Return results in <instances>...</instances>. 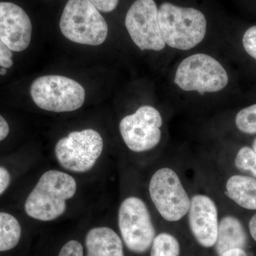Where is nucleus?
<instances>
[{
    "instance_id": "nucleus-1",
    "label": "nucleus",
    "mask_w": 256,
    "mask_h": 256,
    "mask_svg": "<svg viewBox=\"0 0 256 256\" xmlns=\"http://www.w3.org/2000/svg\"><path fill=\"white\" fill-rule=\"evenodd\" d=\"M76 182L73 176L56 170H50L42 175L28 195L25 210L32 218L48 222L60 216L66 210V200L76 192Z\"/></svg>"
},
{
    "instance_id": "nucleus-2",
    "label": "nucleus",
    "mask_w": 256,
    "mask_h": 256,
    "mask_svg": "<svg viewBox=\"0 0 256 256\" xmlns=\"http://www.w3.org/2000/svg\"><path fill=\"white\" fill-rule=\"evenodd\" d=\"M158 20L165 44L190 50L201 43L206 32V20L200 10L164 2L158 10Z\"/></svg>"
},
{
    "instance_id": "nucleus-3",
    "label": "nucleus",
    "mask_w": 256,
    "mask_h": 256,
    "mask_svg": "<svg viewBox=\"0 0 256 256\" xmlns=\"http://www.w3.org/2000/svg\"><path fill=\"white\" fill-rule=\"evenodd\" d=\"M60 25L66 38L80 44L98 46L108 33L105 18L88 0H68Z\"/></svg>"
},
{
    "instance_id": "nucleus-4",
    "label": "nucleus",
    "mask_w": 256,
    "mask_h": 256,
    "mask_svg": "<svg viewBox=\"0 0 256 256\" xmlns=\"http://www.w3.org/2000/svg\"><path fill=\"white\" fill-rule=\"evenodd\" d=\"M30 94L34 104L50 112H72L85 102L84 87L74 80L60 75H47L32 82Z\"/></svg>"
},
{
    "instance_id": "nucleus-5",
    "label": "nucleus",
    "mask_w": 256,
    "mask_h": 256,
    "mask_svg": "<svg viewBox=\"0 0 256 256\" xmlns=\"http://www.w3.org/2000/svg\"><path fill=\"white\" fill-rule=\"evenodd\" d=\"M174 82L185 92H218L228 85V76L222 64L204 54L184 60L176 69Z\"/></svg>"
},
{
    "instance_id": "nucleus-6",
    "label": "nucleus",
    "mask_w": 256,
    "mask_h": 256,
    "mask_svg": "<svg viewBox=\"0 0 256 256\" xmlns=\"http://www.w3.org/2000/svg\"><path fill=\"white\" fill-rule=\"evenodd\" d=\"M104 149L100 134L92 129L70 132L55 148L58 162L64 169L82 173L94 168Z\"/></svg>"
},
{
    "instance_id": "nucleus-7",
    "label": "nucleus",
    "mask_w": 256,
    "mask_h": 256,
    "mask_svg": "<svg viewBox=\"0 0 256 256\" xmlns=\"http://www.w3.org/2000/svg\"><path fill=\"white\" fill-rule=\"evenodd\" d=\"M118 225L126 246L138 254L146 252L152 245L156 230L146 204L138 197H128L121 204Z\"/></svg>"
},
{
    "instance_id": "nucleus-8",
    "label": "nucleus",
    "mask_w": 256,
    "mask_h": 256,
    "mask_svg": "<svg viewBox=\"0 0 256 256\" xmlns=\"http://www.w3.org/2000/svg\"><path fill=\"white\" fill-rule=\"evenodd\" d=\"M150 194L160 215L168 222H178L188 213L190 200L174 170H158L150 183Z\"/></svg>"
},
{
    "instance_id": "nucleus-9",
    "label": "nucleus",
    "mask_w": 256,
    "mask_h": 256,
    "mask_svg": "<svg viewBox=\"0 0 256 256\" xmlns=\"http://www.w3.org/2000/svg\"><path fill=\"white\" fill-rule=\"evenodd\" d=\"M162 119L159 111L149 106H141L120 124V132L130 150L142 152L156 148L161 140Z\"/></svg>"
},
{
    "instance_id": "nucleus-10",
    "label": "nucleus",
    "mask_w": 256,
    "mask_h": 256,
    "mask_svg": "<svg viewBox=\"0 0 256 256\" xmlns=\"http://www.w3.org/2000/svg\"><path fill=\"white\" fill-rule=\"evenodd\" d=\"M126 28L140 50H161L165 42L158 20V8L154 0H136L126 14Z\"/></svg>"
},
{
    "instance_id": "nucleus-11",
    "label": "nucleus",
    "mask_w": 256,
    "mask_h": 256,
    "mask_svg": "<svg viewBox=\"0 0 256 256\" xmlns=\"http://www.w3.org/2000/svg\"><path fill=\"white\" fill-rule=\"evenodd\" d=\"M32 24L26 12L18 5L0 2V38L12 52H20L30 46Z\"/></svg>"
},
{
    "instance_id": "nucleus-12",
    "label": "nucleus",
    "mask_w": 256,
    "mask_h": 256,
    "mask_svg": "<svg viewBox=\"0 0 256 256\" xmlns=\"http://www.w3.org/2000/svg\"><path fill=\"white\" fill-rule=\"evenodd\" d=\"M188 223L194 236L203 247L214 246L218 234V212L214 202L205 195L190 200Z\"/></svg>"
},
{
    "instance_id": "nucleus-13",
    "label": "nucleus",
    "mask_w": 256,
    "mask_h": 256,
    "mask_svg": "<svg viewBox=\"0 0 256 256\" xmlns=\"http://www.w3.org/2000/svg\"><path fill=\"white\" fill-rule=\"evenodd\" d=\"M87 256H124L121 239L114 230L98 227L89 230L86 237Z\"/></svg>"
},
{
    "instance_id": "nucleus-14",
    "label": "nucleus",
    "mask_w": 256,
    "mask_h": 256,
    "mask_svg": "<svg viewBox=\"0 0 256 256\" xmlns=\"http://www.w3.org/2000/svg\"><path fill=\"white\" fill-rule=\"evenodd\" d=\"M248 238L245 229L239 220L233 216H226L218 224L216 250L218 255L232 250L246 247Z\"/></svg>"
},
{
    "instance_id": "nucleus-15",
    "label": "nucleus",
    "mask_w": 256,
    "mask_h": 256,
    "mask_svg": "<svg viewBox=\"0 0 256 256\" xmlns=\"http://www.w3.org/2000/svg\"><path fill=\"white\" fill-rule=\"evenodd\" d=\"M227 196L239 206L256 210V180L249 176L235 175L226 183Z\"/></svg>"
},
{
    "instance_id": "nucleus-16",
    "label": "nucleus",
    "mask_w": 256,
    "mask_h": 256,
    "mask_svg": "<svg viewBox=\"0 0 256 256\" xmlns=\"http://www.w3.org/2000/svg\"><path fill=\"white\" fill-rule=\"evenodd\" d=\"M21 235V226L16 218L10 214L0 212V252L16 246Z\"/></svg>"
},
{
    "instance_id": "nucleus-17",
    "label": "nucleus",
    "mask_w": 256,
    "mask_h": 256,
    "mask_svg": "<svg viewBox=\"0 0 256 256\" xmlns=\"http://www.w3.org/2000/svg\"><path fill=\"white\" fill-rule=\"evenodd\" d=\"M178 239L169 234H161L154 239L150 256H180Z\"/></svg>"
},
{
    "instance_id": "nucleus-18",
    "label": "nucleus",
    "mask_w": 256,
    "mask_h": 256,
    "mask_svg": "<svg viewBox=\"0 0 256 256\" xmlns=\"http://www.w3.org/2000/svg\"><path fill=\"white\" fill-rule=\"evenodd\" d=\"M239 130L246 134H256V104L239 111L236 117Z\"/></svg>"
},
{
    "instance_id": "nucleus-19",
    "label": "nucleus",
    "mask_w": 256,
    "mask_h": 256,
    "mask_svg": "<svg viewBox=\"0 0 256 256\" xmlns=\"http://www.w3.org/2000/svg\"><path fill=\"white\" fill-rule=\"evenodd\" d=\"M235 165L242 171H249L256 178V153L248 146L239 150L235 159Z\"/></svg>"
},
{
    "instance_id": "nucleus-20",
    "label": "nucleus",
    "mask_w": 256,
    "mask_h": 256,
    "mask_svg": "<svg viewBox=\"0 0 256 256\" xmlns=\"http://www.w3.org/2000/svg\"><path fill=\"white\" fill-rule=\"evenodd\" d=\"M242 45L246 52L256 60V25L245 32L242 37Z\"/></svg>"
},
{
    "instance_id": "nucleus-21",
    "label": "nucleus",
    "mask_w": 256,
    "mask_h": 256,
    "mask_svg": "<svg viewBox=\"0 0 256 256\" xmlns=\"http://www.w3.org/2000/svg\"><path fill=\"white\" fill-rule=\"evenodd\" d=\"M58 256H84V248L77 240H70L60 249Z\"/></svg>"
},
{
    "instance_id": "nucleus-22",
    "label": "nucleus",
    "mask_w": 256,
    "mask_h": 256,
    "mask_svg": "<svg viewBox=\"0 0 256 256\" xmlns=\"http://www.w3.org/2000/svg\"><path fill=\"white\" fill-rule=\"evenodd\" d=\"M12 56L9 47L0 38V66L6 68L12 66Z\"/></svg>"
},
{
    "instance_id": "nucleus-23",
    "label": "nucleus",
    "mask_w": 256,
    "mask_h": 256,
    "mask_svg": "<svg viewBox=\"0 0 256 256\" xmlns=\"http://www.w3.org/2000/svg\"><path fill=\"white\" fill-rule=\"evenodd\" d=\"M99 11L102 12H110L114 11L118 4L119 0H88Z\"/></svg>"
},
{
    "instance_id": "nucleus-24",
    "label": "nucleus",
    "mask_w": 256,
    "mask_h": 256,
    "mask_svg": "<svg viewBox=\"0 0 256 256\" xmlns=\"http://www.w3.org/2000/svg\"><path fill=\"white\" fill-rule=\"evenodd\" d=\"M11 176L9 172L3 166H0V195L4 193L5 190L9 186Z\"/></svg>"
},
{
    "instance_id": "nucleus-25",
    "label": "nucleus",
    "mask_w": 256,
    "mask_h": 256,
    "mask_svg": "<svg viewBox=\"0 0 256 256\" xmlns=\"http://www.w3.org/2000/svg\"><path fill=\"white\" fill-rule=\"evenodd\" d=\"M10 132V127L6 120L0 114V142L8 137Z\"/></svg>"
},
{
    "instance_id": "nucleus-26",
    "label": "nucleus",
    "mask_w": 256,
    "mask_h": 256,
    "mask_svg": "<svg viewBox=\"0 0 256 256\" xmlns=\"http://www.w3.org/2000/svg\"><path fill=\"white\" fill-rule=\"evenodd\" d=\"M220 256H248L246 252L244 249L235 248L232 250H227V252L220 254Z\"/></svg>"
},
{
    "instance_id": "nucleus-27",
    "label": "nucleus",
    "mask_w": 256,
    "mask_h": 256,
    "mask_svg": "<svg viewBox=\"0 0 256 256\" xmlns=\"http://www.w3.org/2000/svg\"><path fill=\"white\" fill-rule=\"evenodd\" d=\"M249 230L252 238L256 242V214L252 217L249 223Z\"/></svg>"
},
{
    "instance_id": "nucleus-28",
    "label": "nucleus",
    "mask_w": 256,
    "mask_h": 256,
    "mask_svg": "<svg viewBox=\"0 0 256 256\" xmlns=\"http://www.w3.org/2000/svg\"><path fill=\"white\" fill-rule=\"evenodd\" d=\"M6 74V68H0V75L4 76L5 74Z\"/></svg>"
},
{
    "instance_id": "nucleus-29",
    "label": "nucleus",
    "mask_w": 256,
    "mask_h": 256,
    "mask_svg": "<svg viewBox=\"0 0 256 256\" xmlns=\"http://www.w3.org/2000/svg\"><path fill=\"white\" fill-rule=\"evenodd\" d=\"M254 150L255 151V152L256 153V138L254 142Z\"/></svg>"
}]
</instances>
